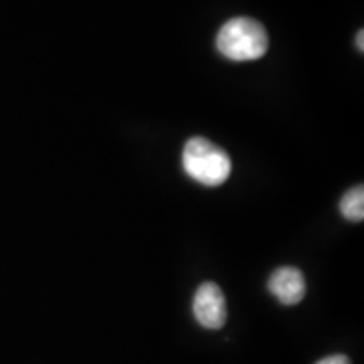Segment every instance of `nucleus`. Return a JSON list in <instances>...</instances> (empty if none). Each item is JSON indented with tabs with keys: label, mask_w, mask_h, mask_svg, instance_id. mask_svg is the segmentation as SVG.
I'll use <instances>...</instances> for the list:
<instances>
[{
	"label": "nucleus",
	"mask_w": 364,
	"mask_h": 364,
	"mask_svg": "<svg viewBox=\"0 0 364 364\" xmlns=\"http://www.w3.org/2000/svg\"><path fill=\"white\" fill-rule=\"evenodd\" d=\"M216 48L230 61H255L265 56L268 49L267 29L257 19L235 17L220 29Z\"/></svg>",
	"instance_id": "obj_1"
},
{
	"label": "nucleus",
	"mask_w": 364,
	"mask_h": 364,
	"mask_svg": "<svg viewBox=\"0 0 364 364\" xmlns=\"http://www.w3.org/2000/svg\"><path fill=\"white\" fill-rule=\"evenodd\" d=\"M339 211L343 218L348 221L359 223L364 220V188L363 186H354L349 189L339 203Z\"/></svg>",
	"instance_id": "obj_5"
},
{
	"label": "nucleus",
	"mask_w": 364,
	"mask_h": 364,
	"mask_svg": "<svg viewBox=\"0 0 364 364\" xmlns=\"http://www.w3.org/2000/svg\"><path fill=\"white\" fill-rule=\"evenodd\" d=\"M196 321L206 329H221L226 322V300L215 282H204L196 290L193 300Z\"/></svg>",
	"instance_id": "obj_3"
},
{
	"label": "nucleus",
	"mask_w": 364,
	"mask_h": 364,
	"mask_svg": "<svg viewBox=\"0 0 364 364\" xmlns=\"http://www.w3.org/2000/svg\"><path fill=\"white\" fill-rule=\"evenodd\" d=\"M268 290L282 306H297L306 295L304 273L295 267H280L268 279Z\"/></svg>",
	"instance_id": "obj_4"
},
{
	"label": "nucleus",
	"mask_w": 364,
	"mask_h": 364,
	"mask_svg": "<svg viewBox=\"0 0 364 364\" xmlns=\"http://www.w3.org/2000/svg\"><path fill=\"white\" fill-rule=\"evenodd\" d=\"M182 167L191 179L208 188H216L230 177L233 164L225 150L211 140L194 136L182 150Z\"/></svg>",
	"instance_id": "obj_2"
},
{
	"label": "nucleus",
	"mask_w": 364,
	"mask_h": 364,
	"mask_svg": "<svg viewBox=\"0 0 364 364\" xmlns=\"http://www.w3.org/2000/svg\"><path fill=\"white\" fill-rule=\"evenodd\" d=\"M316 364H351V359L344 354H334V356H327L321 361H317Z\"/></svg>",
	"instance_id": "obj_6"
},
{
	"label": "nucleus",
	"mask_w": 364,
	"mask_h": 364,
	"mask_svg": "<svg viewBox=\"0 0 364 364\" xmlns=\"http://www.w3.org/2000/svg\"><path fill=\"white\" fill-rule=\"evenodd\" d=\"M363 36H364V33H363V29L361 31H359V33H358V36H356V46H358V48H359V51H364V43H363Z\"/></svg>",
	"instance_id": "obj_7"
}]
</instances>
